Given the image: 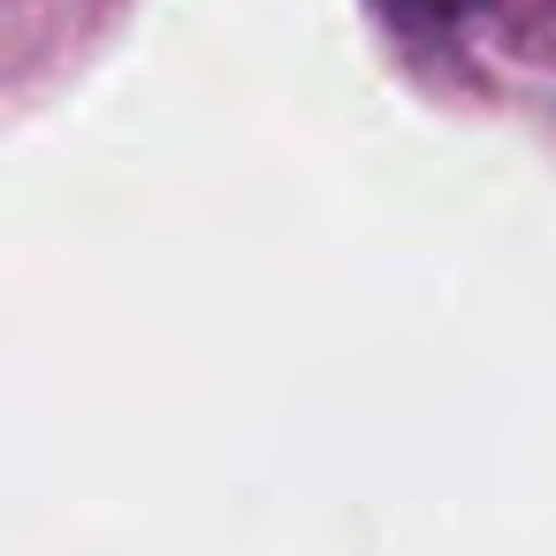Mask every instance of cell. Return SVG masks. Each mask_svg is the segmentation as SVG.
<instances>
[{
	"label": "cell",
	"mask_w": 556,
	"mask_h": 556,
	"mask_svg": "<svg viewBox=\"0 0 556 556\" xmlns=\"http://www.w3.org/2000/svg\"><path fill=\"white\" fill-rule=\"evenodd\" d=\"M419 9H427V16H465L472 0H419Z\"/></svg>",
	"instance_id": "obj_1"
}]
</instances>
